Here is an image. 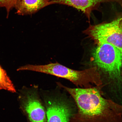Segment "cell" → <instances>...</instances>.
Wrapping results in <instances>:
<instances>
[{"label":"cell","instance_id":"9c48e42d","mask_svg":"<svg viewBox=\"0 0 122 122\" xmlns=\"http://www.w3.org/2000/svg\"><path fill=\"white\" fill-rule=\"evenodd\" d=\"M17 0H0V8H5L7 12V18H8L10 12L15 7Z\"/></svg>","mask_w":122,"mask_h":122},{"label":"cell","instance_id":"ba28073f","mask_svg":"<svg viewBox=\"0 0 122 122\" xmlns=\"http://www.w3.org/2000/svg\"><path fill=\"white\" fill-rule=\"evenodd\" d=\"M0 90H4L13 93L16 90L6 72L0 66Z\"/></svg>","mask_w":122,"mask_h":122},{"label":"cell","instance_id":"3957f363","mask_svg":"<svg viewBox=\"0 0 122 122\" xmlns=\"http://www.w3.org/2000/svg\"><path fill=\"white\" fill-rule=\"evenodd\" d=\"M83 32L96 45L111 44L122 53V9L110 22L90 25Z\"/></svg>","mask_w":122,"mask_h":122},{"label":"cell","instance_id":"6da1fadb","mask_svg":"<svg viewBox=\"0 0 122 122\" xmlns=\"http://www.w3.org/2000/svg\"><path fill=\"white\" fill-rule=\"evenodd\" d=\"M57 84L71 95L77 106L69 122H122V106L103 97L101 85L72 88Z\"/></svg>","mask_w":122,"mask_h":122},{"label":"cell","instance_id":"7a4b0ae2","mask_svg":"<svg viewBox=\"0 0 122 122\" xmlns=\"http://www.w3.org/2000/svg\"><path fill=\"white\" fill-rule=\"evenodd\" d=\"M17 71H28L45 73L70 81L76 86L85 88L93 85L101 86L103 84L102 76L95 66L82 71L74 70L57 62L44 65H27L20 67Z\"/></svg>","mask_w":122,"mask_h":122},{"label":"cell","instance_id":"5b68a950","mask_svg":"<svg viewBox=\"0 0 122 122\" xmlns=\"http://www.w3.org/2000/svg\"><path fill=\"white\" fill-rule=\"evenodd\" d=\"M20 93L21 109L30 122H47L46 109L40 98L38 86L25 87Z\"/></svg>","mask_w":122,"mask_h":122},{"label":"cell","instance_id":"52a82bcc","mask_svg":"<svg viewBox=\"0 0 122 122\" xmlns=\"http://www.w3.org/2000/svg\"><path fill=\"white\" fill-rule=\"evenodd\" d=\"M51 4V0H17L14 8L16 14L25 15L33 14Z\"/></svg>","mask_w":122,"mask_h":122},{"label":"cell","instance_id":"8992f818","mask_svg":"<svg viewBox=\"0 0 122 122\" xmlns=\"http://www.w3.org/2000/svg\"><path fill=\"white\" fill-rule=\"evenodd\" d=\"M51 2L52 4L64 5L80 10L85 14L89 22L92 12L98 10L102 4L114 3L119 5L122 9V0H51Z\"/></svg>","mask_w":122,"mask_h":122},{"label":"cell","instance_id":"277c9868","mask_svg":"<svg viewBox=\"0 0 122 122\" xmlns=\"http://www.w3.org/2000/svg\"><path fill=\"white\" fill-rule=\"evenodd\" d=\"M47 122H69L77 111L74 100L62 95H45Z\"/></svg>","mask_w":122,"mask_h":122}]
</instances>
